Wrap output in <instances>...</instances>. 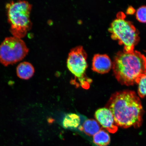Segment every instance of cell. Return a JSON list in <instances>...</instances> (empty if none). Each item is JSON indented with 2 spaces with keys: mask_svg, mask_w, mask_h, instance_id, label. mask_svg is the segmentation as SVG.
<instances>
[{
  "mask_svg": "<svg viewBox=\"0 0 146 146\" xmlns=\"http://www.w3.org/2000/svg\"><path fill=\"white\" fill-rule=\"evenodd\" d=\"M106 108L112 112L118 126L124 128L141 126L143 108L139 98L134 91L125 90L114 93Z\"/></svg>",
  "mask_w": 146,
  "mask_h": 146,
  "instance_id": "6da1fadb",
  "label": "cell"
},
{
  "mask_svg": "<svg viewBox=\"0 0 146 146\" xmlns=\"http://www.w3.org/2000/svg\"><path fill=\"white\" fill-rule=\"evenodd\" d=\"M114 76L121 84L133 85L137 84L146 74V58L138 51L119 52L112 63Z\"/></svg>",
  "mask_w": 146,
  "mask_h": 146,
  "instance_id": "7a4b0ae2",
  "label": "cell"
},
{
  "mask_svg": "<svg viewBox=\"0 0 146 146\" xmlns=\"http://www.w3.org/2000/svg\"><path fill=\"white\" fill-rule=\"evenodd\" d=\"M6 8L11 33L21 39L24 37L32 27L30 19L32 5L26 1H11L7 3Z\"/></svg>",
  "mask_w": 146,
  "mask_h": 146,
  "instance_id": "3957f363",
  "label": "cell"
},
{
  "mask_svg": "<svg viewBox=\"0 0 146 146\" xmlns=\"http://www.w3.org/2000/svg\"><path fill=\"white\" fill-rule=\"evenodd\" d=\"M109 31L112 39L123 45V51L126 52L134 51L135 46L139 41L138 31L131 22L125 19V15L121 12L117 14L116 18L111 23Z\"/></svg>",
  "mask_w": 146,
  "mask_h": 146,
  "instance_id": "277c9868",
  "label": "cell"
},
{
  "mask_svg": "<svg viewBox=\"0 0 146 146\" xmlns=\"http://www.w3.org/2000/svg\"><path fill=\"white\" fill-rule=\"evenodd\" d=\"M29 52L25 42L15 36L5 38L0 44V62L5 66L21 61Z\"/></svg>",
  "mask_w": 146,
  "mask_h": 146,
  "instance_id": "5b68a950",
  "label": "cell"
},
{
  "mask_svg": "<svg viewBox=\"0 0 146 146\" xmlns=\"http://www.w3.org/2000/svg\"><path fill=\"white\" fill-rule=\"evenodd\" d=\"M87 54L82 46L71 50L67 60V66L69 71L78 78L80 85L84 88H89L91 80L85 76L88 67Z\"/></svg>",
  "mask_w": 146,
  "mask_h": 146,
  "instance_id": "8992f818",
  "label": "cell"
},
{
  "mask_svg": "<svg viewBox=\"0 0 146 146\" xmlns=\"http://www.w3.org/2000/svg\"><path fill=\"white\" fill-rule=\"evenodd\" d=\"M98 123L110 133H114L118 130V126L111 111L107 108L98 109L95 114Z\"/></svg>",
  "mask_w": 146,
  "mask_h": 146,
  "instance_id": "52a82bcc",
  "label": "cell"
},
{
  "mask_svg": "<svg viewBox=\"0 0 146 146\" xmlns=\"http://www.w3.org/2000/svg\"><path fill=\"white\" fill-rule=\"evenodd\" d=\"M112 67V63L109 56L106 54H96L93 57L92 70L101 74L109 72Z\"/></svg>",
  "mask_w": 146,
  "mask_h": 146,
  "instance_id": "ba28073f",
  "label": "cell"
},
{
  "mask_svg": "<svg viewBox=\"0 0 146 146\" xmlns=\"http://www.w3.org/2000/svg\"><path fill=\"white\" fill-rule=\"evenodd\" d=\"M35 69L33 65L28 62L20 63L16 68V73L18 77L22 79L28 80L34 75Z\"/></svg>",
  "mask_w": 146,
  "mask_h": 146,
  "instance_id": "9c48e42d",
  "label": "cell"
},
{
  "mask_svg": "<svg viewBox=\"0 0 146 146\" xmlns=\"http://www.w3.org/2000/svg\"><path fill=\"white\" fill-rule=\"evenodd\" d=\"M80 130L83 131L89 136H94L101 129L99 123L94 119H87L83 125L79 127Z\"/></svg>",
  "mask_w": 146,
  "mask_h": 146,
  "instance_id": "30bf717a",
  "label": "cell"
},
{
  "mask_svg": "<svg viewBox=\"0 0 146 146\" xmlns=\"http://www.w3.org/2000/svg\"><path fill=\"white\" fill-rule=\"evenodd\" d=\"M81 120L78 115L74 113L67 114L63 119V127L65 129H76L80 127Z\"/></svg>",
  "mask_w": 146,
  "mask_h": 146,
  "instance_id": "8fae6325",
  "label": "cell"
},
{
  "mask_svg": "<svg viewBox=\"0 0 146 146\" xmlns=\"http://www.w3.org/2000/svg\"><path fill=\"white\" fill-rule=\"evenodd\" d=\"M93 141L98 146H107L110 143V137L106 131L101 129L94 135Z\"/></svg>",
  "mask_w": 146,
  "mask_h": 146,
  "instance_id": "7c38bea8",
  "label": "cell"
},
{
  "mask_svg": "<svg viewBox=\"0 0 146 146\" xmlns=\"http://www.w3.org/2000/svg\"><path fill=\"white\" fill-rule=\"evenodd\" d=\"M138 94L141 98L146 96V74L141 76L138 82Z\"/></svg>",
  "mask_w": 146,
  "mask_h": 146,
  "instance_id": "4fadbf2b",
  "label": "cell"
},
{
  "mask_svg": "<svg viewBox=\"0 0 146 146\" xmlns=\"http://www.w3.org/2000/svg\"><path fill=\"white\" fill-rule=\"evenodd\" d=\"M136 16L137 19L140 22L146 23V6H142L137 9Z\"/></svg>",
  "mask_w": 146,
  "mask_h": 146,
  "instance_id": "5bb4252c",
  "label": "cell"
},
{
  "mask_svg": "<svg viewBox=\"0 0 146 146\" xmlns=\"http://www.w3.org/2000/svg\"><path fill=\"white\" fill-rule=\"evenodd\" d=\"M135 11V10L132 7H129L127 9V13L128 14H134Z\"/></svg>",
  "mask_w": 146,
  "mask_h": 146,
  "instance_id": "9a60e30c",
  "label": "cell"
}]
</instances>
